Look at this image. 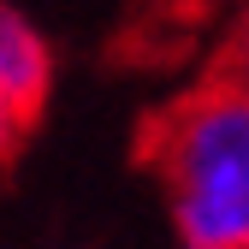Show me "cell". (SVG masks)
Returning a JSON list of instances; mask_svg holds the SVG:
<instances>
[{
	"label": "cell",
	"mask_w": 249,
	"mask_h": 249,
	"mask_svg": "<svg viewBox=\"0 0 249 249\" xmlns=\"http://www.w3.org/2000/svg\"><path fill=\"white\" fill-rule=\"evenodd\" d=\"M48 95H53V48L18 6L0 0V101L36 131Z\"/></svg>",
	"instance_id": "cell-2"
},
{
	"label": "cell",
	"mask_w": 249,
	"mask_h": 249,
	"mask_svg": "<svg viewBox=\"0 0 249 249\" xmlns=\"http://www.w3.org/2000/svg\"><path fill=\"white\" fill-rule=\"evenodd\" d=\"M190 6H196V12H202V6H208V0H190Z\"/></svg>",
	"instance_id": "cell-5"
},
{
	"label": "cell",
	"mask_w": 249,
	"mask_h": 249,
	"mask_svg": "<svg viewBox=\"0 0 249 249\" xmlns=\"http://www.w3.org/2000/svg\"><path fill=\"white\" fill-rule=\"evenodd\" d=\"M137 160L160 178L184 249H249V89L208 71L142 119Z\"/></svg>",
	"instance_id": "cell-1"
},
{
	"label": "cell",
	"mask_w": 249,
	"mask_h": 249,
	"mask_svg": "<svg viewBox=\"0 0 249 249\" xmlns=\"http://www.w3.org/2000/svg\"><path fill=\"white\" fill-rule=\"evenodd\" d=\"M30 137H36V131H30V124H24L6 101H0V172H12V166H18V154H24Z\"/></svg>",
	"instance_id": "cell-3"
},
{
	"label": "cell",
	"mask_w": 249,
	"mask_h": 249,
	"mask_svg": "<svg viewBox=\"0 0 249 249\" xmlns=\"http://www.w3.org/2000/svg\"><path fill=\"white\" fill-rule=\"evenodd\" d=\"M220 71L226 77H237L243 89H249V12L237 18V30H231V42H226V53H220Z\"/></svg>",
	"instance_id": "cell-4"
}]
</instances>
